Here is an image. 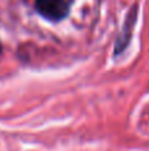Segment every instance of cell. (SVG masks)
I'll return each mask as SVG.
<instances>
[{
	"label": "cell",
	"instance_id": "cell-1",
	"mask_svg": "<svg viewBox=\"0 0 149 151\" xmlns=\"http://www.w3.org/2000/svg\"><path fill=\"white\" fill-rule=\"evenodd\" d=\"M70 0H36V9L49 21H61L69 15Z\"/></svg>",
	"mask_w": 149,
	"mask_h": 151
},
{
	"label": "cell",
	"instance_id": "cell-2",
	"mask_svg": "<svg viewBox=\"0 0 149 151\" xmlns=\"http://www.w3.org/2000/svg\"><path fill=\"white\" fill-rule=\"evenodd\" d=\"M137 9H139V5L133 4L129 9V12L127 13L126 21L123 24V28L120 29L118 37L115 40V55H120L127 47H128L129 41L132 39V32L135 29L136 25V20H137Z\"/></svg>",
	"mask_w": 149,
	"mask_h": 151
}]
</instances>
